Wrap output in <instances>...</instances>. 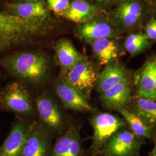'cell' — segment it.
I'll use <instances>...</instances> for the list:
<instances>
[{
  "label": "cell",
  "mask_w": 156,
  "mask_h": 156,
  "mask_svg": "<svg viewBox=\"0 0 156 156\" xmlns=\"http://www.w3.org/2000/svg\"><path fill=\"white\" fill-rule=\"evenodd\" d=\"M47 30L44 20L24 19L0 11V55L44 36Z\"/></svg>",
  "instance_id": "6da1fadb"
},
{
  "label": "cell",
  "mask_w": 156,
  "mask_h": 156,
  "mask_svg": "<svg viewBox=\"0 0 156 156\" xmlns=\"http://www.w3.org/2000/svg\"><path fill=\"white\" fill-rule=\"evenodd\" d=\"M0 66L13 77L30 83L38 84L46 78L49 62L43 54L22 51L1 57Z\"/></svg>",
  "instance_id": "7a4b0ae2"
},
{
  "label": "cell",
  "mask_w": 156,
  "mask_h": 156,
  "mask_svg": "<svg viewBox=\"0 0 156 156\" xmlns=\"http://www.w3.org/2000/svg\"><path fill=\"white\" fill-rule=\"evenodd\" d=\"M149 9L145 0H119L110 17L119 32H126L138 27Z\"/></svg>",
  "instance_id": "3957f363"
},
{
  "label": "cell",
  "mask_w": 156,
  "mask_h": 156,
  "mask_svg": "<svg viewBox=\"0 0 156 156\" xmlns=\"http://www.w3.org/2000/svg\"><path fill=\"white\" fill-rule=\"evenodd\" d=\"M0 109L21 116L33 112V104L28 89L21 82H13L0 90Z\"/></svg>",
  "instance_id": "277c9868"
},
{
  "label": "cell",
  "mask_w": 156,
  "mask_h": 156,
  "mask_svg": "<svg viewBox=\"0 0 156 156\" xmlns=\"http://www.w3.org/2000/svg\"><path fill=\"white\" fill-rule=\"evenodd\" d=\"M123 118L107 112H100L93 116L91 124L93 135L91 151L93 155H97L106 142L118 130L126 126Z\"/></svg>",
  "instance_id": "5b68a950"
},
{
  "label": "cell",
  "mask_w": 156,
  "mask_h": 156,
  "mask_svg": "<svg viewBox=\"0 0 156 156\" xmlns=\"http://www.w3.org/2000/svg\"><path fill=\"white\" fill-rule=\"evenodd\" d=\"M75 34L80 40L90 45L100 39L116 38L119 31L105 11L89 22L78 24Z\"/></svg>",
  "instance_id": "8992f818"
},
{
  "label": "cell",
  "mask_w": 156,
  "mask_h": 156,
  "mask_svg": "<svg viewBox=\"0 0 156 156\" xmlns=\"http://www.w3.org/2000/svg\"><path fill=\"white\" fill-rule=\"evenodd\" d=\"M63 73L62 79L76 88L86 98H90L99 74L91 62L84 57L73 68Z\"/></svg>",
  "instance_id": "52a82bcc"
},
{
  "label": "cell",
  "mask_w": 156,
  "mask_h": 156,
  "mask_svg": "<svg viewBox=\"0 0 156 156\" xmlns=\"http://www.w3.org/2000/svg\"><path fill=\"white\" fill-rule=\"evenodd\" d=\"M142 140L128 129L123 128L113 134L100 151L101 156H137Z\"/></svg>",
  "instance_id": "ba28073f"
},
{
  "label": "cell",
  "mask_w": 156,
  "mask_h": 156,
  "mask_svg": "<svg viewBox=\"0 0 156 156\" xmlns=\"http://www.w3.org/2000/svg\"><path fill=\"white\" fill-rule=\"evenodd\" d=\"M34 123L17 120L4 142L0 146V156H22Z\"/></svg>",
  "instance_id": "9c48e42d"
},
{
  "label": "cell",
  "mask_w": 156,
  "mask_h": 156,
  "mask_svg": "<svg viewBox=\"0 0 156 156\" xmlns=\"http://www.w3.org/2000/svg\"><path fill=\"white\" fill-rule=\"evenodd\" d=\"M36 108L40 122L51 133H60L66 127L64 119L56 102L47 95L42 94L36 100Z\"/></svg>",
  "instance_id": "30bf717a"
},
{
  "label": "cell",
  "mask_w": 156,
  "mask_h": 156,
  "mask_svg": "<svg viewBox=\"0 0 156 156\" xmlns=\"http://www.w3.org/2000/svg\"><path fill=\"white\" fill-rule=\"evenodd\" d=\"M51 133L41 122H35L22 156H48L51 151Z\"/></svg>",
  "instance_id": "8fae6325"
},
{
  "label": "cell",
  "mask_w": 156,
  "mask_h": 156,
  "mask_svg": "<svg viewBox=\"0 0 156 156\" xmlns=\"http://www.w3.org/2000/svg\"><path fill=\"white\" fill-rule=\"evenodd\" d=\"M136 97L156 100V56L150 57L136 73Z\"/></svg>",
  "instance_id": "7c38bea8"
},
{
  "label": "cell",
  "mask_w": 156,
  "mask_h": 156,
  "mask_svg": "<svg viewBox=\"0 0 156 156\" xmlns=\"http://www.w3.org/2000/svg\"><path fill=\"white\" fill-rule=\"evenodd\" d=\"M56 94L64 107L79 112H93L94 108L83 95L71 84L61 79L55 84Z\"/></svg>",
  "instance_id": "4fadbf2b"
},
{
  "label": "cell",
  "mask_w": 156,
  "mask_h": 156,
  "mask_svg": "<svg viewBox=\"0 0 156 156\" xmlns=\"http://www.w3.org/2000/svg\"><path fill=\"white\" fill-rule=\"evenodd\" d=\"M82 144L78 128L70 124L56 141L49 156H82Z\"/></svg>",
  "instance_id": "5bb4252c"
},
{
  "label": "cell",
  "mask_w": 156,
  "mask_h": 156,
  "mask_svg": "<svg viewBox=\"0 0 156 156\" xmlns=\"http://www.w3.org/2000/svg\"><path fill=\"white\" fill-rule=\"evenodd\" d=\"M4 11L27 19L47 20L49 17V9L45 0L27 2H6Z\"/></svg>",
  "instance_id": "9a60e30c"
},
{
  "label": "cell",
  "mask_w": 156,
  "mask_h": 156,
  "mask_svg": "<svg viewBox=\"0 0 156 156\" xmlns=\"http://www.w3.org/2000/svg\"><path fill=\"white\" fill-rule=\"evenodd\" d=\"M100 94L102 103L108 109L117 110L126 106L132 100L130 79L122 81Z\"/></svg>",
  "instance_id": "2e32d148"
},
{
  "label": "cell",
  "mask_w": 156,
  "mask_h": 156,
  "mask_svg": "<svg viewBox=\"0 0 156 156\" xmlns=\"http://www.w3.org/2000/svg\"><path fill=\"white\" fill-rule=\"evenodd\" d=\"M105 11L104 9L87 0H73L61 16L80 24L89 22Z\"/></svg>",
  "instance_id": "e0dca14e"
},
{
  "label": "cell",
  "mask_w": 156,
  "mask_h": 156,
  "mask_svg": "<svg viewBox=\"0 0 156 156\" xmlns=\"http://www.w3.org/2000/svg\"><path fill=\"white\" fill-rule=\"evenodd\" d=\"M130 79L128 71L124 66L114 62L105 66L98 74L95 85L97 91L100 94L122 81Z\"/></svg>",
  "instance_id": "ac0fdd59"
},
{
  "label": "cell",
  "mask_w": 156,
  "mask_h": 156,
  "mask_svg": "<svg viewBox=\"0 0 156 156\" xmlns=\"http://www.w3.org/2000/svg\"><path fill=\"white\" fill-rule=\"evenodd\" d=\"M93 55L100 66H106L116 62L121 51L116 38L97 40L90 44Z\"/></svg>",
  "instance_id": "d6986e66"
},
{
  "label": "cell",
  "mask_w": 156,
  "mask_h": 156,
  "mask_svg": "<svg viewBox=\"0 0 156 156\" xmlns=\"http://www.w3.org/2000/svg\"><path fill=\"white\" fill-rule=\"evenodd\" d=\"M55 49L56 59L63 72L71 69L84 58L69 39H59Z\"/></svg>",
  "instance_id": "ffe728a7"
},
{
  "label": "cell",
  "mask_w": 156,
  "mask_h": 156,
  "mask_svg": "<svg viewBox=\"0 0 156 156\" xmlns=\"http://www.w3.org/2000/svg\"><path fill=\"white\" fill-rule=\"evenodd\" d=\"M132 111L151 128L156 127V100L140 97L134 98Z\"/></svg>",
  "instance_id": "44dd1931"
},
{
  "label": "cell",
  "mask_w": 156,
  "mask_h": 156,
  "mask_svg": "<svg viewBox=\"0 0 156 156\" xmlns=\"http://www.w3.org/2000/svg\"><path fill=\"white\" fill-rule=\"evenodd\" d=\"M123 117L126 123L128 124L129 129L140 139H149L152 136V130L132 111L126 106L119 108L116 110Z\"/></svg>",
  "instance_id": "7402d4cb"
},
{
  "label": "cell",
  "mask_w": 156,
  "mask_h": 156,
  "mask_svg": "<svg viewBox=\"0 0 156 156\" xmlns=\"http://www.w3.org/2000/svg\"><path fill=\"white\" fill-rule=\"evenodd\" d=\"M151 44L145 33H134L128 35L124 42V48L131 57H134L148 49Z\"/></svg>",
  "instance_id": "603a6c76"
},
{
  "label": "cell",
  "mask_w": 156,
  "mask_h": 156,
  "mask_svg": "<svg viewBox=\"0 0 156 156\" xmlns=\"http://www.w3.org/2000/svg\"><path fill=\"white\" fill-rule=\"evenodd\" d=\"M49 11L53 12L58 16H61L66 11L70 4L69 0H46Z\"/></svg>",
  "instance_id": "cb8c5ba5"
},
{
  "label": "cell",
  "mask_w": 156,
  "mask_h": 156,
  "mask_svg": "<svg viewBox=\"0 0 156 156\" xmlns=\"http://www.w3.org/2000/svg\"><path fill=\"white\" fill-rule=\"evenodd\" d=\"M145 33L151 41H156V18L151 17L145 28Z\"/></svg>",
  "instance_id": "d4e9b609"
},
{
  "label": "cell",
  "mask_w": 156,
  "mask_h": 156,
  "mask_svg": "<svg viewBox=\"0 0 156 156\" xmlns=\"http://www.w3.org/2000/svg\"><path fill=\"white\" fill-rule=\"evenodd\" d=\"M90 2L95 5L98 6L102 9H104L106 6L112 4V0H87Z\"/></svg>",
  "instance_id": "484cf974"
},
{
  "label": "cell",
  "mask_w": 156,
  "mask_h": 156,
  "mask_svg": "<svg viewBox=\"0 0 156 156\" xmlns=\"http://www.w3.org/2000/svg\"><path fill=\"white\" fill-rule=\"evenodd\" d=\"M149 156H156V138L154 140V143L153 148L151 151Z\"/></svg>",
  "instance_id": "4316f807"
},
{
  "label": "cell",
  "mask_w": 156,
  "mask_h": 156,
  "mask_svg": "<svg viewBox=\"0 0 156 156\" xmlns=\"http://www.w3.org/2000/svg\"><path fill=\"white\" fill-rule=\"evenodd\" d=\"M40 0H11L12 2H35Z\"/></svg>",
  "instance_id": "83f0119b"
},
{
  "label": "cell",
  "mask_w": 156,
  "mask_h": 156,
  "mask_svg": "<svg viewBox=\"0 0 156 156\" xmlns=\"http://www.w3.org/2000/svg\"><path fill=\"white\" fill-rule=\"evenodd\" d=\"M153 13H154V15H155V16L156 17V3H154V8H153Z\"/></svg>",
  "instance_id": "f1b7e54d"
},
{
  "label": "cell",
  "mask_w": 156,
  "mask_h": 156,
  "mask_svg": "<svg viewBox=\"0 0 156 156\" xmlns=\"http://www.w3.org/2000/svg\"><path fill=\"white\" fill-rule=\"evenodd\" d=\"M119 0H112V4L115 3V2H117Z\"/></svg>",
  "instance_id": "f546056e"
},
{
  "label": "cell",
  "mask_w": 156,
  "mask_h": 156,
  "mask_svg": "<svg viewBox=\"0 0 156 156\" xmlns=\"http://www.w3.org/2000/svg\"><path fill=\"white\" fill-rule=\"evenodd\" d=\"M154 3H156V0H155V2H154Z\"/></svg>",
  "instance_id": "4dcf8cb0"
}]
</instances>
